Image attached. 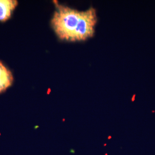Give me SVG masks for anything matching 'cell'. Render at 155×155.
I'll return each mask as SVG.
<instances>
[{
    "mask_svg": "<svg viewBox=\"0 0 155 155\" xmlns=\"http://www.w3.org/2000/svg\"><path fill=\"white\" fill-rule=\"evenodd\" d=\"M55 7L52 28L58 38L67 41H84L94 35L97 18L96 9L78 11L53 1Z\"/></svg>",
    "mask_w": 155,
    "mask_h": 155,
    "instance_id": "obj_1",
    "label": "cell"
},
{
    "mask_svg": "<svg viewBox=\"0 0 155 155\" xmlns=\"http://www.w3.org/2000/svg\"><path fill=\"white\" fill-rule=\"evenodd\" d=\"M18 5L17 0H0V21L5 22L10 19Z\"/></svg>",
    "mask_w": 155,
    "mask_h": 155,
    "instance_id": "obj_2",
    "label": "cell"
},
{
    "mask_svg": "<svg viewBox=\"0 0 155 155\" xmlns=\"http://www.w3.org/2000/svg\"><path fill=\"white\" fill-rule=\"evenodd\" d=\"M13 81L14 77L12 72L0 61V94L10 87Z\"/></svg>",
    "mask_w": 155,
    "mask_h": 155,
    "instance_id": "obj_3",
    "label": "cell"
}]
</instances>
